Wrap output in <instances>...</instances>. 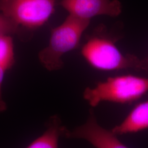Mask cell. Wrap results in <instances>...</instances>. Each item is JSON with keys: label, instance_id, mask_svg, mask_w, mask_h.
<instances>
[{"label": "cell", "instance_id": "obj_1", "mask_svg": "<svg viewBox=\"0 0 148 148\" xmlns=\"http://www.w3.org/2000/svg\"><path fill=\"white\" fill-rule=\"evenodd\" d=\"M81 53L90 65L97 70L114 71L122 69L148 70V58L140 59L123 54L109 37L93 36L83 45Z\"/></svg>", "mask_w": 148, "mask_h": 148}, {"label": "cell", "instance_id": "obj_2", "mask_svg": "<svg viewBox=\"0 0 148 148\" xmlns=\"http://www.w3.org/2000/svg\"><path fill=\"white\" fill-rule=\"evenodd\" d=\"M90 20L69 14L64 21L52 29L47 46L38 53L40 63L49 71L62 69L65 54L77 48Z\"/></svg>", "mask_w": 148, "mask_h": 148}, {"label": "cell", "instance_id": "obj_3", "mask_svg": "<svg viewBox=\"0 0 148 148\" xmlns=\"http://www.w3.org/2000/svg\"><path fill=\"white\" fill-rule=\"evenodd\" d=\"M148 92V77L127 75L109 77L95 87L85 89L83 97L90 106L95 107L103 101L131 103Z\"/></svg>", "mask_w": 148, "mask_h": 148}, {"label": "cell", "instance_id": "obj_4", "mask_svg": "<svg viewBox=\"0 0 148 148\" xmlns=\"http://www.w3.org/2000/svg\"><path fill=\"white\" fill-rule=\"evenodd\" d=\"M58 0H0V11L19 25L37 29L55 12Z\"/></svg>", "mask_w": 148, "mask_h": 148}, {"label": "cell", "instance_id": "obj_5", "mask_svg": "<svg viewBox=\"0 0 148 148\" xmlns=\"http://www.w3.org/2000/svg\"><path fill=\"white\" fill-rule=\"evenodd\" d=\"M66 132L65 137L84 139L95 148H128L111 131L101 126L92 111L84 124Z\"/></svg>", "mask_w": 148, "mask_h": 148}, {"label": "cell", "instance_id": "obj_6", "mask_svg": "<svg viewBox=\"0 0 148 148\" xmlns=\"http://www.w3.org/2000/svg\"><path fill=\"white\" fill-rule=\"evenodd\" d=\"M59 5L69 14L90 21L97 16L116 17L122 12L119 0H61Z\"/></svg>", "mask_w": 148, "mask_h": 148}, {"label": "cell", "instance_id": "obj_7", "mask_svg": "<svg viewBox=\"0 0 148 148\" xmlns=\"http://www.w3.org/2000/svg\"><path fill=\"white\" fill-rule=\"evenodd\" d=\"M148 129V100L136 106L120 124L111 131L116 136Z\"/></svg>", "mask_w": 148, "mask_h": 148}, {"label": "cell", "instance_id": "obj_8", "mask_svg": "<svg viewBox=\"0 0 148 148\" xmlns=\"http://www.w3.org/2000/svg\"><path fill=\"white\" fill-rule=\"evenodd\" d=\"M67 128L62 124L60 117L55 115L47 122L46 130L26 148H58L59 138L65 136Z\"/></svg>", "mask_w": 148, "mask_h": 148}, {"label": "cell", "instance_id": "obj_9", "mask_svg": "<svg viewBox=\"0 0 148 148\" xmlns=\"http://www.w3.org/2000/svg\"><path fill=\"white\" fill-rule=\"evenodd\" d=\"M14 63V46L11 35H0V64L8 70Z\"/></svg>", "mask_w": 148, "mask_h": 148}, {"label": "cell", "instance_id": "obj_10", "mask_svg": "<svg viewBox=\"0 0 148 148\" xmlns=\"http://www.w3.org/2000/svg\"><path fill=\"white\" fill-rule=\"evenodd\" d=\"M19 25L3 13H0V35H11L18 31Z\"/></svg>", "mask_w": 148, "mask_h": 148}, {"label": "cell", "instance_id": "obj_11", "mask_svg": "<svg viewBox=\"0 0 148 148\" xmlns=\"http://www.w3.org/2000/svg\"><path fill=\"white\" fill-rule=\"evenodd\" d=\"M7 70L5 67L0 64V112L5 111L7 109V104L2 97V86L4 79L5 72Z\"/></svg>", "mask_w": 148, "mask_h": 148}, {"label": "cell", "instance_id": "obj_12", "mask_svg": "<svg viewBox=\"0 0 148 148\" xmlns=\"http://www.w3.org/2000/svg\"></svg>", "mask_w": 148, "mask_h": 148}]
</instances>
